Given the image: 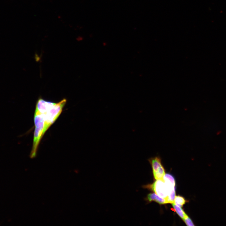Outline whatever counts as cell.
Here are the masks:
<instances>
[{"instance_id": "cell-1", "label": "cell", "mask_w": 226, "mask_h": 226, "mask_svg": "<svg viewBox=\"0 0 226 226\" xmlns=\"http://www.w3.org/2000/svg\"><path fill=\"white\" fill-rule=\"evenodd\" d=\"M164 180H157L153 184L143 185L142 187L152 190L159 197L165 199L167 203H171L175 196V180L172 176L168 174H165Z\"/></svg>"}, {"instance_id": "cell-2", "label": "cell", "mask_w": 226, "mask_h": 226, "mask_svg": "<svg viewBox=\"0 0 226 226\" xmlns=\"http://www.w3.org/2000/svg\"><path fill=\"white\" fill-rule=\"evenodd\" d=\"M35 129L34 132L33 146L30 152L31 158L35 157L39 144L43 137L45 127V121L42 114L35 111L34 116Z\"/></svg>"}, {"instance_id": "cell-3", "label": "cell", "mask_w": 226, "mask_h": 226, "mask_svg": "<svg viewBox=\"0 0 226 226\" xmlns=\"http://www.w3.org/2000/svg\"><path fill=\"white\" fill-rule=\"evenodd\" d=\"M66 102V99H63L59 102L56 103L51 109L46 113L41 114L45 121L44 134L60 115Z\"/></svg>"}, {"instance_id": "cell-4", "label": "cell", "mask_w": 226, "mask_h": 226, "mask_svg": "<svg viewBox=\"0 0 226 226\" xmlns=\"http://www.w3.org/2000/svg\"><path fill=\"white\" fill-rule=\"evenodd\" d=\"M148 160L151 165L155 179L164 181V177L165 173L160 158L159 156H156L150 158Z\"/></svg>"}, {"instance_id": "cell-5", "label": "cell", "mask_w": 226, "mask_h": 226, "mask_svg": "<svg viewBox=\"0 0 226 226\" xmlns=\"http://www.w3.org/2000/svg\"><path fill=\"white\" fill-rule=\"evenodd\" d=\"M56 103L39 98L37 101L35 110L40 114H43L51 109Z\"/></svg>"}, {"instance_id": "cell-6", "label": "cell", "mask_w": 226, "mask_h": 226, "mask_svg": "<svg viewBox=\"0 0 226 226\" xmlns=\"http://www.w3.org/2000/svg\"><path fill=\"white\" fill-rule=\"evenodd\" d=\"M145 200L149 202L154 201L159 204L167 203L166 200L165 199L159 197L155 193H150L148 194Z\"/></svg>"}, {"instance_id": "cell-7", "label": "cell", "mask_w": 226, "mask_h": 226, "mask_svg": "<svg viewBox=\"0 0 226 226\" xmlns=\"http://www.w3.org/2000/svg\"><path fill=\"white\" fill-rule=\"evenodd\" d=\"M171 204L176 213L183 219L186 214L185 213L181 207L177 205L174 202Z\"/></svg>"}, {"instance_id": "cell-8", "label": "cell", "mask_w": 226, "mask_h": 226, "mask_svg": "<svg viewBox=\"0 0 226 226\" xmlns=\"http://www.w3.org/2000/svg\"><path fill=\"white\" fill-rule=\"evenodd\" d=\"M174 202L177 205L182 207L186 203L185 199L180 196H175Z\"/></svg>"}, {"instance_id": "cell-9", "label": "cell", "mask_w": 226, "mask_h": 226, "mask_svg": "<svg viewBox=\"0 0 226 226\" xmlns=\"http://www.w3.org/2000/svg\"><path fill=\"white\" fill-rule=\"evenodd\" d=\"M184 222L187 226H194L191 219L186 214L183 219Z\"/></svg>"}]
</instances>
